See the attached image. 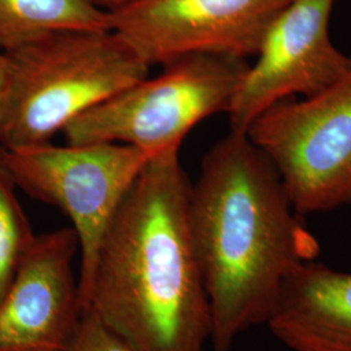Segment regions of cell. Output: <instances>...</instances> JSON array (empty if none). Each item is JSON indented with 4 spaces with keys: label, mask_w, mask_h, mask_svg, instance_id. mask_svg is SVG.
I'll return each mask as SVG.
<instances>
[{
    "label": "cell",
    "mask_w": 351,
    "mask_h": 351,
    "mask_svg": "<svg viewBox=\"0 0 351 351\" xmlns=\"http://www.w3.org/2000/svg\"><path fill=\"white\" fill-rule=\"evenodd\" d=\"M189 221L207 290L213 351L267 324L289 274L315 261L275 165L246 134L230 132L208 151L190 189Z\"/></svg>",
    "instance_id": "1"
},
{
    "label": "cell",
    "mask_w": 351,
    "mask_h": 351,
    "mask_svg": "<svg viewBox=\"0 0 351 351\" xmlns=\"http://www.w3.org/2000/svg\"><path fill=\"white\" fill-rule=\"evenodd\" d=\"M180 150L151 158L101 239L82 313L93 308L138 351H204L211 307L189 221Z\"/></svg>",
    "instance_id": "2"
},
{
    "label": "cell",
    "mask_w": 351,
    "mask_h": 351,
    "mask_svg": "<svg viewBox=\"0 0 351 351\" xmlns=\"http://www.w3.org/2000/svg\"><path fill=\"white\" fill-rule=\"evenodd\" d=\"M1 53L0 145L5 149L51 142L150 71L111 29L56 33Z\"/></svg>",
    "instance_id": "3"
},
{
    "label": "cell",
    "mask_w": 351,
    "mask_h": 351,
    "mask_svg": "<svg viewBox=\"0 0 351 351\" xmlns=\"http://www.w3.org/2000/svg\"><path fill=\"white\" fill-rule=\"evenodd\" d=\"M250 64L220 55H190L164 64L93 107L64 129L68 143L114 142L156 155L180 150L201 121L228 112Z\"/></svg>",
    "instance_id": "4"
},
{
    "label": "cell",
    "mask_w": 351,
    "mask_h": 351,
    "mask_svg": "<svg viewBox=\"0 0 351 351\" xmlns=\"http://www.w3.org/2000/svg\"><path fill=\"white\" fill-rule=\"evenodd\" d=\"M151 158L114 142L0 147V171L13 186L69 217L80 245V298L106 229Z\"/></svg>",
    "instance_id": "5"
},
{
    "label": "cell",
    "mask_w": 351,
    "mask_h": 351,
    "mask_svg": "<svg viewBox=\"0 0 351 351\" xmlns=\"http://www.w3.org/2000/svg\"><path fill=\"white\" fill-rule=\"evenodd\" d=\"M300 216L351 206V69L307 98L277 101L246 132Z\"/></svg>",
    "instance_id": "6"
},
{
    "label": "cell",
    "mask_w": 351,
    "mask_h": 351,
    "mask_svg": "<svg viewBox=\"0 0 351 351\" xmlns=\"http://www.w3.org/2000/svg\"><path fill=\"white\" fill-rule=\"evenodd\" d=\"M291 0H134L110 13V29L143 63L190 55L255 56Z\"/></svg>",
    "instance_id": "7"
},
{
    "label": "cell",
    "mask_w": 351,
    "mask_h": 351,
    "mask_svg": "<svg viewBox=\"0 0 351 351\" xmlns=\"http://www.w3.org/2000/svg\"><path fill=\"white\" fill-rule=\"evenodd\" d=\"M335 0H291L268 27L228 110L230 132L246 134L277 101L313 97L351 69V56L333 45Z\"/></svg>",
    "instance_id": "8"
},
{
    "label": "cell",
    "mask_w": 351,
    "mask_h": 351,
    "mask_svg": "<svg viewBox=\"0 0 351 351\" xmlns=\"http://www.w3.org/2000/svg\"><path fill=\"white\" fill-rule=\"evenodd\" d=\"M73 228L36 236L0 303V351H64L82 314Z\"/></svg>",
    "instance_id": "9"
},
{
    "label": "cell",
    "mask_w": 351,
    "mask_h": 351,
    "mask_svg": "<svg viewBox=\"0 0 351 351\" xmlns=\"http://www.w3.org/2000/svg\"><path fill=\"white\" fill-rule=\"evenodd\" d=\"M267 326L293 351H351V274L315 261L297 265Z\"/></svg>",
    "instance_id": "10"
},
{
    "label": "cell",
    "mask_w": 351,
    "mask_h": 351,
    "mask_svg": "<svg viewBox=\"0 0 351 351\" xmlns=\"http://www.w3.org/2000/svg\"><path fill=\"white\" fill-rule=\"evenodd\" d=\"M110 29V13L90 0H0V52L51 34Z\"/></svg>",
    "instance_id": "11"
},
{
    "label": "cell",
    "mask_w": 351,
    "mask_h": 351,
    "mask_svg": "<svg viewBox=\"0 0 351 351\" xmlns=\"http://www.w3.org/2000/svg\"><path fill=\"white\" fill-rule=\"evenodd\" d=\"M34 237L16 188L0 171V303L11 288Z\"/></svg>",
    "instance_id": "12"
},
{
    "label": "cell",
    "mask_w": 351,
    "mask_h": 351,
    "mask_svg": "<svg viewBox=\"0 0 351 351\" xmlns=\"http://www.w3.org/2000/svg\"><path fill=\"white\" fill-rule=\"evenodd\" d=\"M64 351H138L93 308L81 314Z\"/></svg>",
    "instance_id": "13"
},
{
    "label": "cell",
    "mask_w": 351,
    "mask_h": 351,
    "mask_svg": "<svg viewBox=\"0 0 351 351\" xmlns=\"http://www.w3.org/2000/svg\"><path fill=\"white\" fill-rule=\"evenodd\" d=\"M95 7L107 13H112L134 0H90Z\"/></svg>",
    "instance_id": "14"
},
{
    "label": "cell",
    "mask_w": 351,
    "mask_h": 351,
    "mask_svg": "<svg viewBox=\"0 0 351 351\" xmlns=\"http://www.w3.org/2000/svg\"><path fill=\"white\" fill-rule=\"evenodd\" d=\"M3 82H4V58H3V53L0 52V103H1Z\"/></svg>",
    "instance_id": "15"
}]
</instances>
